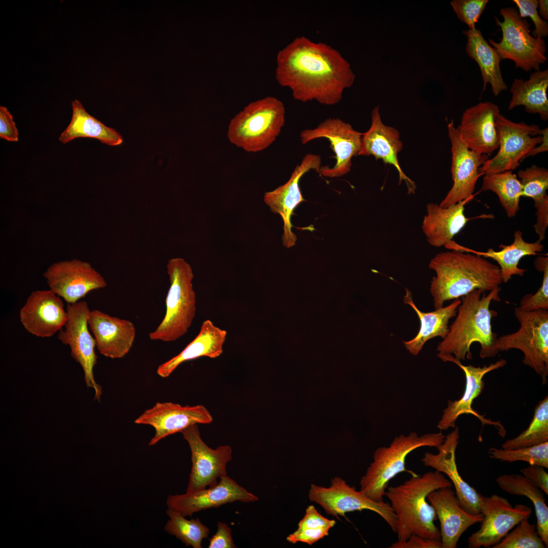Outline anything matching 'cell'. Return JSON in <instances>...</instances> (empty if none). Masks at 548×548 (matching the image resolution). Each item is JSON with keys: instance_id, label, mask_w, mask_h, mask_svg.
I'll use <instances>...</instances> for the list:
<instances>
[{"instance_id": "obj_24", "label": "cell", "mask_w": 548, "mask_h": 548, "mask_svg": "<svg viewBox=\"0 0 548 548\" xmlns=\"http://www.w3.org/2000/svg\"><path fill=\"white\" fill-rule=\"evenodd\" d=\"M499 112L498 106L489 101L480 102L465 111L457 128L467 148L488 155L499 148L496 118Z\"/></svg>"}, {"instance_id": "obj_33", "label": "cell", "mask_w": 548, "mask_h": 548, "mask_svg": "<svg viewBox=\"0 0 548 548\" xmlns=\"http://www.w3.org/2000/svg\"><path fill=\"white\" fill-rule=\"evenodd\" d=\"M548 70L536 71L524 81L516 79L510 91L512 94L508 110L524 106L529 113L538 114L544 121L548 119Z\"/></svg>"}, {"instance_id": "obj_9", "label": "cell", "mask_w": 548, "mask_h": 548, "mask_svg": "<svg viewBox=\"0 0 548 548\" xmlns=\"http://www.w3.org/2000/svg\"><path fill=\"white\" fill-rule=\"evenodd\" d=\"M503 21L495 17L497 25L502 30V37L496 43L489 39V43L499 54L501 59L514 61L515 66L526 72L539 70V66L546 61L544 40L530 35L529 24L522 18L515 8L507 7L500 10Z\"/></svg>"}, {"instance_id": "obj_22", "label": "cell", "mask_w": 548, "mask_h": 548, "mask_svg": "<svg viewBox=\"0 0 548 548\" xmlns=\"http://www.w3.org/2000/svg\"><path fill=\"white\" fill-rule=\"evenodd\" d=\"M19 318L29 333L49 337L63 329L67 314L59 296L49 289L32 292L20 310Z\"/></svg>"}, {"instance_id": "obj_46", "label": "cell", "mask_w": 548, "mask_h": 548, "mask_svg": "<svg viewBox=\"0 0 548 548\" xmlns=\"http://www.w3.org/2000/svg\"><path fill=\"white\" fill-rule=\"evenodd\" d=\"M330 529L329 527H323L316 529H297L295 532L289 534L286 539L289 542L293 544L301 542L312 545L327 536Z\"/></svg>"}, {"instance_id": "obj_14", "label": "cell", "mask_w": 548, "mask_h": 548, "mask_svg": "<svg viewBox=\"0 0 548 548\" xmlns=\"http://www.w3.org/2000/svg\"><path fill=\"white\" fill-rule=\"evenodd\" d=\"M532 512L529 506L522 504L512 506L506 498L496 494L483 496L481 513L483 520L479 529L468 538V547L493 546L521 521L529 519Z\"/></svg>"}, {"instance_id": "obj_25", "label": "cell", "mask_w": 548, "mask_h": 548, "mask_svg": "<svg viewBox=\"0 0 548 548\" xmlns=\"http://www.w3.org/2000/svg\"><path fill=\"white\" fill-rule=\"evenodd\" d=\"M371 123L367 131L362 133L360 156H373L384 163L394 166L397 169L399 182L403 181L408 193H414L416 186L403 172L398 160V154L403 149L398 131L385 125L382 121L379 106L374 107L371 113Z\"/></svg>"}, {"instance_id": "obj_19", "label": "cell", "mask_w": 548, "mask_h": 548, "mask_svg": "<svg viewBox=\"0 0 548 548\" xmlns=\"http://www.w3.org/2000/svg\"><path fill=\"white\" fill-rule=\"evenodd\" d=\"M212 421L211 414L202 405L182 406L168 402L156 403L138 417L134 423L154 427L155 433L149 443L150 446L191 425L208 424Z\"/></svg>"}, {"instance_id": "obj_38", "label": "cell", "mask_w": 548, "mask_h": 548, "mask_svg": "<svg viewBox=\"0 0 548 548\" xmlns=\"http://www.w3.org/2000/svg\"><path fill=\"white\" fill-rule=\"evenodd\" d=\"M166 513L169 520L165 525L164 530L174 535L187 546L201 548L203 539L208 537L209 529L201 523L198 518L188 520L179 512L168 508Z\"/></svg>"}, {"instance_id": "obj_53", "label": "cell", "mask_w": 548, "mask_h": 548, "mask_svg": "<svg viewBox=\"0 0 548 548\" xmlns=\"http://www.w3.org/2000/svg\"><path fill=\"white\" fill-rule=\"evenodd\" d=\"M547 0H539L538 1V7L539 8V12L542 19L544 20H548V6Z\"/></svg>"}, {"instance_id": "obj_16", "label": "cell", "mask_w": 548, "mask_h": 548, "mask_svg": "<svg viewBox=\"0 0 548 548\" xmlns=\"http://www.w3.org/2000/svg\"><path fill=\"white\" fill-rule=\"evenodd\" d=\"M49 289L68 303H74L90 291L107 286L105 278L90 263L79 259L53 263L44 272Z\"/></svg>"}, {"instance_id": "obj_45", "label": "cell", "mask_w": 548, "mask_h": 548, "mask_svg": "<svg viewBox=\"0 0 548 548\" xmlns=\"http://www.w3.org/2000/svg\"><path fill=\"white\" fill-rule=\"evenodd\" d=\"M336 522L334 520L325 518L316 509L310 505L305 510L303 518L299 521L297 529H316L323 527H333Z\"/></svg>"}, {"instance_id": "obj_48", "label": "cell", "mask_w": 548, "mask_h": 548, "mask_svg": "<svg viewBox=\"0 0 548 548\" xmlns=\"http://www.w3.org/2000/svg\"><path fill=\"white\" fill-rule=\"evenodd\" d=\"M18 131L13 116L7 108L0 107V138L10 142H17Z\"/></svg>"}, {"instance_id": "obj_20", "label": "cell", "mask_w": 548, "mask_h": 548, "mask_svg": "<svg viewBox=\"0 0 548 548\" xmlns=\"http://www.w3.org/2000/svg\"><path fill=\"white\" fill-rule=\"evenodd\" d=\"M321 166V157L319 155L306 154L300 164L297 165L289 180L276 189L264 193L263 200L271 211L278 214L283 221V246L287 248L296 243V236L292 231L291 217L293 210L305 200L299 186L302 177L310 170L319 173Z\"/></svg>"}, {"instance_id": "obj_44", "label": "cell", "mask_w": 548, "mask_h": 548, "mask_svg": "<svg viewBox=\"0 0 548 548\" xmlns=\"http://www.w3.org/2000/svg\"><path fill=\"white\" fill-rule=\"evenodd\" d=\"M519 9L522 18L529 17L534 23L535 29L532 31L534 38L542 39L548 35V23L539 16L537 0H513Z\"/></svg>"}, {"instance_id": "obj_40", "label": "cell", "mask_w": 548, "mask_h": 548, "mask_svg": "<svg viewBox=\"0 0 548 548\" xmlns=\"http://www.w3.org/2000/svg\"><path fill=\"white\" fill-rule=\"evenodd\" d=\"M516 528L507 533L493 548H544L543 541L537 533L536 527L528 519L521 521Z\"/></svg>"}, {"instance_id": "obj_32", "label": "cell", "mask_w": 548, "mask_h": 548, "mask_svg": "<svg viewBox=\"0 0 548 548\" xmlns=\"http://www.w3.org/2000/svg\"><path fill=\"white\" fill-rule=\"evenodd\" d=\"M463 33L467 38L466 52L477 62L481 70L483 80L482 92L489 83L494 95H498L507 89L500 68L501 59L499 54L489 45L479 29H469L463 30Z\"/></svg>"}, {"instance_id": "obj_27", "label": "cell", "mask_w": 548, "mask_h": 548, "mask_svg": "<svg viewBox=\"0 0 548 548\" xmlns=\"http://www.w3.org/2000/svg\"><path fill=\"white\" fill-rule=\"evenodd\" d=\"M88 324L96 347L103 356L111 359L121 358L132 348L136 329L131 321L94 310L90 312Z\"/></svg>"}, {"instance_id": "obj_35", "label": "cell", "mask_w": 548, "mask_h": 548, "mask_svg": "<svg viewBox=\"0 0 548 548\" xmlns=\"http://www.w3.org/2000/svg\"><path fill=\"white\" fill-rule=\"evenodd\" d=\"M501 490L511 495L524 496L532 502L537 520L536 530L546 547L548 546V507L543 492L523 475L503 474L496 479Z\"/></svg>"}, {"instance_id": "obj_30", "label": "cell", "mask_w": 548, "mask_h": 548, "mask_svg": "<svg viewBox=\"0 0 548 548\" xmlns=\"http://www.w3.org/2000/svg\"><path fill=\"white\" fill-rule=\"evenodd\" d=\"M227 331L216 326L210 320H206L195 338L179 354L160 364L157 373L162 378L169 376L184 362L205 356L210 358L219 357L223 352Z\"/></svg>"}, {"instance_id": "obj_34", "label": "cell", "mask_w": 548, "mask_h": 548, "mask_svg": "<svg viewBox=\"0 0 548 548\" xmlns=\"http://www.w3.org/2000/svg\"><path fill=\"white\" fill-rule=\"evenodd\" d=\"M72 107L71 121L59 137L61 143L65 144L78 138H91L109 146H118L122 143L123 139L119 132L88 114L78 99L72 102Z\"/></svg>"}, {"instance_id": "obj_51", "label": "cell", "mask_w": 548, "mask_h": 548, "mask_svg": "<svg viewBox=\"0 0 548 548\" xmlns=\"http://www.w3.org/2000/svg\"><path fill=\"white\" fill-rule=\"evenodd\" d=\"M391 548H442L440 540L426 538L413 534L405 541H399L392 544Z\"/></svg>"}, {"instance_id": "obj_47", "label": "cell", "mask_w": 548, "mask_h": 548, "mask_svg": "<svg viewBox=\"0 0 548 548\" xmlns=\"http://www.w3.org/2000/svg\"><path fill=\"white\" fill-rule=\"evenodd\" d=\"M534 206L536 210V218L533 227L538 236L537 241L541 242L545 238L548 226V195L539 201H535Z\"/></svg>"}, {"instance_id": "obj_11", "label": "cell", "mask_w": 548, "mask_h": 548, "mask_svg": "<svg viewBox=\"0 0 548 548\" xmlns=\"http://www.w3.org/2000/svg\"><path fill=\"white\" fill-rule=\"evenodd\" d=\"M67 318L64 328L58 332V339L70 348L72 358L81 366L88 388L95 392L94 400L100 401L102 388L94 379L93 369L97 363L94 349L95 340L88 328L90 310L85 301L68 303L66 309Z\"/></svg>"}, {"instance_id": "obj_28", "label": "cell", "mask_w": 548, "mask_h": 548, "mask_svg": "<svg viewBox=\"0 0 548 548\" xmlns=\"http://www.w3.org/2000/svg\"><path fill=\"white\" fill-rule=\"evenodd\" d=\"M473 197L446 208L427 203L421 228L429 244L436 248L444 247L462 230L471 219L465 215V206Z\"/></svg>"}, {"instance_id": "obj_6", "label": "cell", "mask_w": 548, "mask_h": 548, "mask_svg": "<svg viewBox=\"0 0 548 548\" xmlns=\"http://www.w3.org/2000/svg\"><path fill=\"white\" fill-rule=\"evenodd\" d=\"M446 436L441 432L419 436L416 432L407 435L396 436L388 447L378 448L374 452L373 461L360 481V491L375 502L384 501L389 482L403 471L416 475L405 468L407 455L422 447L437 448L443 443Z\"/></svg>"}, {"instance_id": "obj_7", "label": "cell", "mask_w": 548, "mask_h": 548, "mask_svg": "<svg viewBox=\"0 0 548 548\" xmlns=\"http://www.w3.org/2000/svg\"><path fill=\"white\" fill-rule=\"evenodd\" d=\"M166 268L170 286L165 300V314L149 336L152 340L170 342L188 332L195 316L196 301L190 264L182 258L176 257L168 260Z\"/></svg>"}, {"instance_id": "obj_23", "label": "cell", "mask_w": 548, "mask_h": 548, "mask_svg": "<svg viewBox=\"0 0 548 548\" xmlns=\"http://www.w3.org/2000/svg\"><path fill=\"white\" fill-rule=\"evenodd\" d=\"M458 427L446 436L442 443L436 448V454L426 452L421 459L423 464L445 474L454 486L461 507L470 514H482L483 495L464 481L460 475L456 461V451L459 440Z\"/></svg>"}, {"instance_id": "obj_43", "label": "cell", "mask_w": 548, "mask_h": 548, "mask_svg": "<svg viewBox=\"0 0 548 548\" xmlns=\"http://www.w3.org/2000/svg\"><path fill=\"white\" fill-rule=\"evenodd\" d=\"M488 2V0H453L450 4L459 19L469 29H475V23Z\"/></svg>"}, {"instance_id": "obj_36", "label": "cell", "mask_w": 548, "mask_h": 548, "mask_svg": "<svg viewBox=\"0 0 548 548\" xmlns=\"http://www.w3.org/2000/svg\"><path fill=\"white\" fill-rule=\"evenodd\" d=\"M484 175L481 190L495 193L508 217H515L520 209L522 192L517 175L511 170Z\"/></svg>"}, {"instance_id": "obj_2", "label": "cell", "mask_w": 548, "mask_h": 548, "mask_svg": "<svg viewBox=\"0 0 548 548\" xmlns=\"http://www.w3.org/2000/svg\"><path fill=\"white\" fill-rule=\"evenodd\" d=\"M450 250L437 254L429 263L435 273L430 285L435 309L474 290L491 291L503 283L498 265L474 254Z\"/></svg>"}, {"instance_id": "obj_50", "label": "cell", "mask_w": 548, "mask_h": 548, "mask_svg": "<svg viewBox=\"0 0 548 548\" xmlns=\"http://www.w3.org/2000/svg\"><path fill=\"white\" fill-rule=\"evenodd\" d=\"M217 531L210 539L209 548H235L231 528L225 523L219 522Z\"/></svg>"}, {"instance_id": "obj_5", "label": "cell", "mask_w": 548, "mask_h": 548, "mask_svg": "<svg viewBox=\"0 0 548 548\" xmlns=\"http://www.w3.org/2000/svg\"><path fill=\"white\" fill-rule=\"evenodd\" d=\"M285 121V108L277 98L268 96L246 106L230 120L227 137L248 152L262 151L276 140Z\"/></svg>"}, {"instance_id": "obj_42", "label": "cell", "mask_w": 548, "mask_h": 548, "mask_svg": "<svg viewBox=\"0 0 548 548\" xmlns=\"http://www.w3.org/2000/svg\"><path fill=\"white\" fill-rule=\"evenodd\" d=\"M536 269L543 272L542 284L534 294L524 295L520 302L519 307L526 311L548 310V257L538 256L534 262Z\"/></svg>"}, {"instance_id": "obj_49", "label": "cell", "mask_w": 548, "mask_h": 548, "mask_svg": "<svg viewBox=\"0 0 548 548\" xmlns=\"http://www.w3.org/2000/svg\"><path fill=\"white\" fill-rule=\"evenodd\" d=\"M523 475L535 487L548 495V474L544 467L538 465H529L520 470Z\"/></svg>"}, {"instance_id": "obj_12", "label": "cell", "mask_w": 548, "mask_h": 548, "mask_svg": "<svg viewBox=\"0 0 548 548\" xmlns=\"http://www.w3.org/2000/svg\"><path fill=\"white\" fill-rule=\"evenodd\" d=\"M331 483L328 488L312 484L309 499L321 506L327 514L336 517L344 516L348 512L365 509L372 511L379 515L396 533V517L390 503L371 500L341 477H335Z\"/></svg>"}, {"instance_id": "obj_15", "label": "cell", "mask_w": 548, "mask_h": 548, "mask_svg": "<svg viewBox=\"0 0 548 548\" xmlns=\"http://www.w3.org/2000/svg\"><path fill=\"white\" fill-rule=\"evenodd\" d=\"M181 433L188 442L191 452L192 468L186 492L192 493L212 487L218 478L227 475L226 466L232 458V451L228 445L215 449L202 440L197 424L191 425Z\"/></svg>"}, {"instance_id": "obj_17", "label": "cell", "mask_w": 548, "mask_h": 548, "mask_svg": "<svg viewBox=\"0 0 548 548\" xmlns=\"http://www.w3.org/2000/svg\"><path fill=\"white\" fill-rule=\"evenodd\" d=\"M448 135L451 143V174L453 185L439 203L446 208L472 196L478 178L483 175L481 167L489 155L473 151L463 143L457 128L452 120L448 124Z\"/></svg>"}, {"instance_id": "obj_29", "label": "cell", "mask_w": 548, "mask_h": 548, "mask_svg": "<svg viewBox=\"0 0 548 548\" xmlns=\"http://www.w3.org/2000/svg\"><path fill=\"white\" fill-rule=\"evenodd\" d=\"M444 247L449 250L470 253L493 259L498 264L503 283L508 282L515 275L523 276L527 270L519 267L520 260L526 256L537 255L544 248L538 241L534 243L526 242L523 237L522 231L519 230L515 231L513 242L509 245H500L499 247L502 249L498 251L492 248L488 249L486 252L477 251L461 246L453 240Z\"/></svg>"}, {"instance_id": "obj_18", "label": "cell", "mask_w": 548, "mask_h": 548, "mask_svg": "<svg viewBox=\"0 0 548 548\" xmlns=\"http://www.w3.org/2000/svg\"><path fill=\"white\" fill-rule=\"evenodd\" d=\"M444 362H451L457 365L464 372L466 385L462 396L457 400H449L447 407L443 410V415L437 426L440 430L456 427V421L463 414H471L477 418L483 424L494 425L498 433L504 437L506 431L498 421L486 419L472 407L473 400L482 393L484 387V376L488 372L505 366L506 361L500 359L494 363L483 367H475L472 365H464L460 361L456 359L451 354H437Z\"/></svg>"}, {"instance_id": "obj_31", "label": "cell", "mask_w": 548, "mask_h": 548, "mask_svg": "<svg viewBox=\"0 0 548 548\" xmlns=\"http://www.w3.org/2000/svg\"><path fill=\"white\" fill-rule=\"evenodd\" d=\"M403 302L415 311L420 323L417 335L410 340L403 341L408 352L417 356L429 340L436 337L443 339L447 336L449 331L450 320L456 316L461 300L459 298L456 299L448 305L432 312H424L417 307L413 301L411 292L406 288Z\"/></svg>"}, {"instance_id": "obj_37", "label": "cell", "mask_w": 548, "mask_h": 548, "mask_svg": "<svg viewBox=\"0 0 548 548\" xmlns=\"http://www.w3.org/2000/svg\"><path fill=\"white\" fill-rule=\"evenodd\" d=\"M548 441V396L540 401L528 427L516 437L502 445L504 449H514L539 444Z\"/></svg>"}, {"instance_id": "obj_1", "label": "cell", "mask_w": 548, "mask_h": 548, "mask_svg": "<svg viewBox=\"0 0 548 548\" xmlns=\"http://www.w3.org/2000/svg\"><path fill=\"white\" fill-rule=\"evenodd\" d=\"M275 75L294 99L326 106L339 102L355 79L350 63L337 50L304 36L295 38L279 51Z\"/></svg>"}, {"instance_id": "obj_8", "label": "cell", "mask_w": 548, "mask_h": 548, "mask_svg": "<svg viewBox=\"0 0 548 548\" xmlns=\"http://www.w3.org/2000/svg\"><path fill=\"white\" fill-rule=\"evenodd\" d=\"M514 314L519 329L497 337L496 349L498 352L521 351L523 363L539 374L544 384L548 375V310L526 311L518 306Z\"/></svg>"}, {"instance_id": "obj_13", "label": "cell", "mask_w": 548, "mask_h": 548, "mask_svg": "<svg viewBox=\"0 0 548 548\" xmlns=\"http://www.w3.org/2000/svg\"><path fill=\"white\" fill-rule=\"evenodd\" d=\"M362 133L340 119L329 118L313 129H305L300 133L302 144L319 138H325L331 144L336 163L332 167L321 166L319 174L330 178L348 174L352 166V158L358 155Z\"/></svg>"}, {"instance_id": "obj_21", "label": "cell", "mask_w": 548, "mask_h": 548, "mask_svg": "<svg viewBox=\"0 0 548 548\" xmlns=\"http://www.w3.org/2000/svg\"><path fill=\"white\" fill-rule=\"evenodd\" d=\"M258 500L227 475L222 476L218 484L208 489L181 495H170L167 499L168 508L184 517L211 508H216L235 501L248 503Z\"/></svg>"}, {"instance_id": "obj_41", "label": "cell", "mask_w": 548, "mask_h": 548, "mask_svg": "<svg viewBox=\"0 0 548 548\" xmlns=\"http://www.w3.org/2000/svg\"><path fill=\"white\" fill-rule=\"evenodd\" d=\"M518 176L522 188V196L530 197L535 202L547 195L548 170L546 168L533 164L524 170H520Z\"/></svg>"}, {"instance_id": "obj_10", "label": "cell", "mask_w": 548, "mask_h": 548, "mask_svg": "<svg viewBox=\"0 0 548 548\" xmlns=\"http://www.w3.org/2000/svg\"><path fill=\"white\" fill-rule=\"evenodd\" d=\"M496 126L499 139V150L481 167L483 175L512 171L525 156L542 141L541 129L535 124L516 123L499 114Z\"/></svg>"}, {"instance_id": "obj_52", "label": "cell", "mask_w": 548, "mask_h": 548, "mask_svg": "<svg viewBox=\"0 0 548 548\" xmlns=\"http://www.w3.org/2000/svg\"><path fill=\"white\" fill-rule=\"evenodd\" d=\"M540 134L542 137V142L533 148L525 157L533 156L540 153L547 152L548 150V128L541 129Z\"/></svg>"}, {"instance_id": "obj_39", "label": "cell", "mask_w": 548, "mask_h": 548, "mask_svg": "<svg viewBox=\"0 0 548 548\" xmlns=\"http://www.w3.org/2000/svg\"><path fill=\"white\" fill-rule=\"evenodd\" d=\"M490 458L501 462L524 461L529 465H538L548 468V441L530 447L514 449L491 448Z\"/></svg>"}, {"instance_id": "obj_4", "label": "cell", "mask_w": 548, "mask_h": 548, "mask_svg": "<svg viewBox=\"0 0 548 548\" xmlns=\"http://www.w3.org/2000/svg\"><path fill=\"white\" fill-rule=\"evenodd\" d=\"M452 486L443 473L435 470L412 475L402 484L387 488L385 496L396 515L398 540L405 541L413 534L440 540V530L434 523L437 518L427 497L433 491Z\"/></svg>"}, {"instance_id": "obj_26", "label": "cell", "mask_w": 548, "mask_h": 548, "mask_svg": "<svg viewBox=\"0 0 548 548\" xmlns=\"http://www.w3.org/2000/svg\"><path fill=\"white\" fill-rule=\"evenodd\" d=\"M427 499L440 522L442 548H456L462 534L472 525L483 520L482 514H470L461 507L451 487L433 491L428 494Z\"/></svg>"}, {"instance_id": "obj_3", "label": "cell", "mask_w": 548, "mask_h": 548, "mask_svg": "<svg viewBox=\"0 0 548 548\" xmlns=\"http://www.w3.org/2000/svg\"><path fill=\"white\" fill-rule=\"evenodd\" d=\"M501 290L499 286L486 294L476 289L461 298L456 318L447 336L437 346L438 354H453L460 361L471 359V346L474 342L480 345V355L483 359L495 357L499 353L496 347L497 335L491 324L497 313L490 306L493 301H500Z\"/></svg>"}]
</instances>
